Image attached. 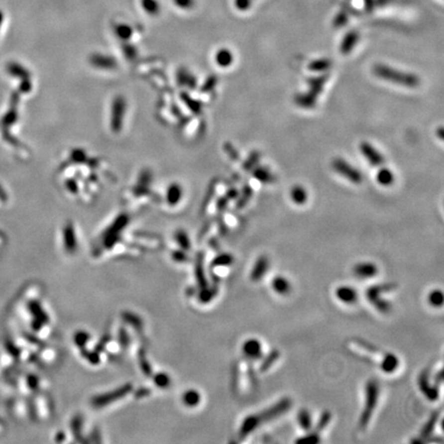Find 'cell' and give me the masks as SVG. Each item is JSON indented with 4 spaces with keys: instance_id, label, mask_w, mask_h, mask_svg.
I'll return each mask as SVG.
<instances>
[{
    "instance_id": "e7e4bbea",
    "label": "cell",
    "mask_w": 444,
    "mask_h": 444,
    "mask_svg": "<svg viewBox=\"0 0 444 444\" xmlns=\"http://www.w3.org/2000/svg\"><path fill=\"white\" fill-rule=\"evenodd\" d=\"M437 135H438V137H439L440 140H443V139H444V132H443V128H442V126H440V128L438 129V131H437Z\"/></svg>"
},
{
    "instance_id": "91938a15",
    "label": "cell",
    "mask_w": 444,
    "mask_h": 444,
    "mask_svg": "<svg viewBox=\"0 0 444 444\" xmlns=\"http://www.w3.org/2000/svg\"><path fill=\"white\" fill-rule=\"evenodd\" d=\"M225 151L228 153L229 157H231L233 161H239L240 160V153L237 152V150L231 145V144H226L225 145Z\"/></svg>"
},
{
    "instance_id": "836d02e7",
    "label": "cell",
    "mask_w": 444,
    "mask_h": 444,
    "mask_svg": "<svg viewBox=\"0 0 444 444\" xmlns=\"http://www.w3.org/2000/svg\"><path fill=\"white\" fill-rule=\"evenodd\" d=\"M131 330L132 329H128L125 326H121L118 330V334H117V341L119 342L121 350H125L128 351L130 346L133 344V342L135 341L133 339V336L131 334Z\"/></svg>"
},
{
    "instance_id": "5b68a950",
    "label": "cell",
    "mask_w": 444,
    "mask_h": 444,
    "mask_svg": "<svg viewBox=\"0 0 444 444\" xmlns=\"http://www.w3.org/2000/svg\"><path fill=\"white\" fill-rule=\"evenodd\" d=\"M134 391L133 384H124L114 390H111L109 392L94 396L91 399V404L95 408H104L106 406H109L117 401H120L121 399L125 398L126 396L132 394Z\"/></svg>"
},
{
    "instance_id": "484cf974",
    "label": "cell",
    "mask_w": 444,
    "mask_h": 444,
    "mask_svg": "<svg viewBox=\"0 0 444 444\" xmlns=\"http://www.w3.org/2000/svg\"><path fill=\"white\" fill-rule=\"evenodd\" d=\"M317 101H318V97H316L309 91L308 93H298L294 96V103L300 108L313 109L315 108Z\"/></svg>"
},
{
    "instance_id": "be15d7a7",
    "label": "cell",
    "mask_w": 444,
    "mask_h": 444,
    "mask_svg": "<svg viewBox=\"0 0 444 444\" xmlns=\"http://www.w3.org/2000/svg\"><path fill=\"white\" fill-rule=\"evenodd\" d=\"M442 382H443V371H442V369H441V370L438 371L437 375H435V383H436V386L442 384Z\"/></svg>"
},
{
    "instance_id": "ba28073f",
    "label": "cell",
    "mask_w": 444,
    "mask_h": 444,
    "mask_svg": "<svg viewBox=\"0 0 444 444\" xmlns=\"http://www.w3.org/2000/svg\"><path fill=\"white\" fill-rule=\"evenodd\" d=\"M359 149L360 152L364 155V157L366 158L368 161V163L374 167H380L384 162L385 158L384 155L380 153L377 149H375V147L373 145H371L369 142H361L359 145Z\"/></svg>"
},
{
    "instance_id": "9c48e42d",
    "label": "cell",
    "mask_w": 444,
    "mask_h": 444,
    "mask_svg": "<svg viewBox=\"0 0 444 444\" xmlns=\"http://www.w3.org/2000/svg\"><path fill=\"white\" fill-rule=\"evenodd\" d=\"M95 347L104 356H116L121 351V346L117 339L109 334H105Z\"/></svg>"
},
{
    "instance_id": "cb8c5ba5",
    "label": "cell",
    "mask_w": 444,
    "mask_h": 444,
    "mask_svg": "<svg viewBox=\"0 0 444 444\" xmlns=\"http://www.w3.org/2000/svg\"><path fill=\"white\" fill-rule=\"evenodd\" d=\"M219 291L218 283H213V285H209V286L202 288L199 290V292H196L197 298L203 305L210 304L211 301L217 296Z\"/></svg>"
},
{
    "instance_id": "5bb4252c",
    "label": "cell",
    "mask_w": 444,
    "mask_h": 444,
    "mask_svg": "<svg viewBox=\"0 0 444 444\" xmlns=\"http://www.w3.org/2000/svg\"><path fill=\"white\" fill-rule=\"evenodd\" d=\"M121 318L123 320V322L125 323V325L130 327L135 333H137L138 335H143L144 332V323L142 321V319L138 315H136L133 312H122L121 313Z\"/></svg>"
},
{
    "instance_id": "6da1fadb",
    "label": "cell",
    "mask_w": 444,
    "mask_h": 444,
    "mask_svg": "<svg viewBox=\"0 0 444 444\" xmlns=\"http://www.w3.org/2000/svg\"><path fill=\"white\" fill-rule=\"evenodd\" d=\"M292 406V400L288 397L282 398L280 401H278L276 404H274L273 406L268 407L266 409H264L263 411L259 412V414L256 415H251L249 417H247L240 428L239 431V437L240 440L245 439L246 437H248L253 431H255L259 426H261L262 424H266L269 421H272L286 412L291 408Z\"/></svg>"
},
{
    "instance_id": "74e56055",
    "label": "cell",
    "mask_w": 444,
    "mask_h": 444,
    "mask_svg": "<svg viewBox=\"0 0 444 444\" xmlns=\"http://www.w3.org/2000/svg\"><path fill=\"white\" fill-rule=\"evenodd\" d=\"M332 65V61L327 58H321L313 60L309 63L308 68L312 72H324L328 70Z\"/></svg>"
},
{
    "instance_id": "7bdbcfd3",
    "label": "cell",
    "mask_w": 444,
    "mask_h": 444,
    "mask_svg": "<svg viewBox=\"0 0 444 444\" xmlns=\"http://www.w3.org/2000/svg\"><path fill=\"white\" fill-rule=\"evenodd\" d=\"M297 420L299 426L304 431H310L312 429V418L308 409L306 408L300 409L298 412Z\"/></svg>"
},
{
    "instance_id": "3957f363",
    "label": "cell",
    "mask_w": 444,
    "mask_h": 444,
    "mask_svg": "<svg viewBox=\"0 0 444 444\" xmlns=\"http://www.w3.org/2000/svg\"><path fill=\"white\" fill-rule=\"evenodd\" d=\"M365 406L359 419V428L364 430L369 424L373 411L376 407L378 396H379V386L375 379H369L365 388Z\"/></svg>"
},
{
    "instance_id": "816d5d0a",
    "label": "cell",
    "mask_w": 444,
    "mask_h": 444,
    "mask_svg": "<svg viewBox=\"0 0 444 444\" xmlns=\"http://www.w3.org/2000/svg\"><path fill=\"white\" fill-rule=\"evenodd\" d=\"M39 355H40L41 360L44 361V362H47V363L53 362L56 359V357H57L56 351L52 347H43V348H41Z\"/></svg>"
},
{
    "instance_id": "db71d44e",
    "label": "cell",
    "mask_w": 444,
    "mask_h": 444,
    "mask_svg": "<svg viewBox=\"0 0 444 444\" xmlns=\"http://www.w3.org/2000/svg\"><path fill=\"white\" fill-rule=\"evenodd\" d=\"M347 21H348L347 13L344 12V11H340L339 13L336 14V17L334 18V20H333V26H334L337 29L341 28V27H343L347 23Z\"/></svg>"
},
{
    "instance_id": "8d00e7d4",
    "label": "cell",
    "mask_w": 444,
    "mask_h": 444,
    "mask_svg": "<svg viewBox=\"0 0 444 444\" xmlns=\"http://www.w3.org/2000/svg\"><path fill=\"white\" fill-rule=\"evenodd\" d=\"M151 379L153 385L162 390H167L171 387L172 385V379L170 377V375L166 372H156L151 375Z\"/></svg>"
},
{
    "instance_id": "7a4b0ae2",
    "label": "cell",
    "mask_w": 444,
    "mask_h": 444,
    "mask_svg": "<svg viewBox=\"0 0 444 444\" xmlns=\"http://www.w3.org/2000/svg\"><path fill=\"white\" fill-rule=\"evenodd\" d=\"M373 73L376 77L383 81L390 82L405 88H417L420 86V78L415 73L404 72L398 69H394L389 65L378 63L373 66Z\"/></svg>"
},
{
    "instance_id": "4316f807",
    "label": "cell",
    "mask_w": 444,
    "mask_h": 444,
    "mask_svg": "<svg viewBox=\"0 0 444 444\" xmlns=\"http://www.w3.org/2000/svg\"><path fill=\"white\" fill-rule=\"evenodd\" d=\"M181 401L187 408H196L201 404L202 395L196 389H188L182 394Z\"/></svg>"
},
{
    "instance_id": "f546056e",
    "label": "cell",
    "mask_w": 444,
    "mask_h": 444,
    "mask_svg": "<svg viewBox=\"0 0 444 444\" xmlns=\"http://www.w3.org/2000/svg\"><path fill=\"white\" fill-rule=\"evenodd\" d=\"M252 175L257 181L263 184H271L276 181V177L273 175V173L269 171L265 167L256 166L252 170Z\"/></svg>"
},
{
    "instance_id": "8fae6325",
    "label": "cell",
    "mask_w": 444,
    "mask_h": 444,
    "mask_svg": "<svg viewBox=\"0 0 444 444\" xmlns=\"http://www.w3.org/2000/svg\"><path fill=\"white\" fill-rule=\"evenodd\" d=\"M63 246L69 254H74L78 249L77 236L72 223H67L63 228Z\"/></svg>"
},
{
    "instance_id": "bcb514c9",
    "label": "cell",
    "mask_w": 444,
    "mask_h": 444,
    "mask_svg": "<svg viewBox=\"0 0 444 444\" xmlns=\"http://www.w3.org/2000/svg\"><path fill=\"white\" fill-rule=\"evenodd\" d=\"M175 241L181 250H184L187 252L192 249V244H190L189 237H188L187 233L183 230H178L175 233Z\"/></svg>"
},
{
    "instance_id": "003e7915",
    "label": "cell",
    "mask_w": 444,
    "mask_h": 444,
    "mask_svg": "<svg viewBox=\"0 0 444 444\" xmlns=\"http://www.w3.org/2000/svg\"><path fill=\"white\" fill-rule=\"evenodd\" d=\"M0 197H3V193H2V190H1V188H0Z\"/></svg>"
},
{
    "instance_id": "94428289",
    "label": "cell",
    "mask_w": 444,
    "mask_h": 444,
    "mask_svg": "<svg viewBox=\"0 0 444 444\" xmlns=\"http://www.w3.org/2000/svg\"><path fill=\"white\" fill-rule=\"evenodd\" d=\"M234 5L239 10H247L251 5V0H234Z\"/></svg>"
},
{
    "instance_id": "d590c367",
    "label": "cell",
    "mask_w": 444,
    "mask_h": 444,
    "mask_svg": "<svg viewBox=\"0 0 444 444\" xmlns=\"http://www.w3.org/2000/svg\"><path fill=\"white\" fill-rule=\"evenodd\" d=\"M215 61L217 65L221 68H227L229 67L233 62V55L232 53L227 49H221L217 52L215 56Z\"/></svg>"
},
{
    "instance_id": "1f68e13d",
    "label": "cell",
    "mask_w": 444,
    "mask_h": 444,
    "mask_svg": "<svg viewBox=\"0 0 444 444\" xmlns=\"http://www.w3.org/2000/svg\"><path fill=\"white\" fill-rule=\"evenodd\" d=\"M272 286L274 291L281 295H287L292 290L291 283L286 278H284L282 276H277L274 278L272 282Z\"/></svg>"
},
{
    "instance_id": "e0dca14e",
    "label": "cell",
    "mask_w": 444,
    "mask_h": 444,
    "mask_svg": "<svg viewBox=\"0 0 444 444\" xmlns=\"http://www.w3.org/2000/svg\"><path fill=\"white\" fill-rule=\"evenodd\" d=\"M269 266V260L265 255H261L257 258L254 265L252 267L250 274V279L253 282H259L266 274Z\"/></svg>"
},
{
    "instance_id": "d6a6232c",
    "label": "cell",
    "mask_w": 444,
    "mask_h": 444,
    "mask_svg": "<svg viewBox=\"0 0 444 444\" xmlns=\"http://www.w3.org/2000/svg\"><path fill=\"white\" fill-rule=\"evenodd\" d=\"M73 342L79 351L88 348L92 343V336L88 331L79 330L73 335Z\"/></svg>"
},
{
    "instance_id": "4fadbf2b",
    "label": "cell",
    "mask_w": 444,
    "mask_h": 444,
    "mask_svg": "<svg viewBox=\"0 0 444 444\" xmlns=\"http://www.w3.org/2000/svg\"><path fill=\"white\" fill-rule=\"evenodd\" d=\"M242 351L244 356L250 361H256L262 356V345L258 339L250 338L243 343Z\"/></svg>"
},
{
    "instance_id": "d4e9b609",
    "label": "cell",
    "mask_w": 444,
    "mask_h": 444,
    "mask_svg": "<svg viewBox=\"0 0 444 444\" xmlns=\"http://www.w3.org/2000/svg\"><path fill=\"white\" fill-rule=\"evenodd\" d=\"M135 358L138 362L139 368L142 371V373H143L147 377H151V375L153 374V369H152L151 364L147 358V354L143 347L140 346L138 348V351L135 355Z\"/></svg>"
},
{
    "instance_id": "d6986e66",
    "label": "cell",
    "mask_w": 444,
    "mask_h": 444,
    "mask_svg": "<svg viewBox=\"0 0 444 444\" xmlns=\"http://www.w3.org/2000/svg\"><path fill=\"white\" fill-rule=\"evenodd\" d=\"M353 273L360 279H368L377 275L378 268L372 262H360L354 266Z\"/></svg>"
},
{
    "instance_id": "681fc988",
    "label": "cell",
    "mask_w": 444,
    "mask_h": 444,
    "mask_svg": "<svg viewBox=\"0 0 444 444\" xmlns=\"http://www.w3.org/2000/svg\"><path fill=\"white\" fill-rule=\"evenodd\" d=\"M429 303L434 308H441L443 305V293L440 290H434L429 295Z\"/></svg>"
},
{
    "instance_id": "680465c9",
    "label": "cell",
    "mask_w": 444,
    "mask_h": 444,
    "mask_svg": "<svg viewBox=\"0 0 444 444\" xmlns=\"http://www.w3.org/2000/svg\"><path fill=\"white\" fill-rule=\"evenodd\" d=\"M27 386L33 391H36L40 386V379L34 374H31L27 377Z\"/></svg>"
},
{
    "instance_id": "ee69618b",
    "label": "cell",
    "mask_w": 444,
    "mask_h": 444,
    "mask_svg": "<svg viewBox=\"0 0 444 444\" xmlns=\"http://www.w3.org/2000/svg\"><path fill=\"white\" fill-rule=\"evenodd\" d=\"M260 158H261L260 151L253 150L245 160V162L243 164V169L245 171H252L256 166H258V164L260 162Z\"/></svg>"
},
{
    "instance_id": "f1b7e54d",
    "label": "cell",
    "mask_w": 444,
    "mask_h": 444,
    "mask_svg": "<svg viewBox=\"0 0 444 444\" xmlns=\"http://www.w3.org/2000/svg\"><path fill=\"white\" fill-rule=\"evenodd\" d=\"M79 353H81V356L92 366H99L103 361V358L105 357L96 347L93 348V350L91 347L84 348V350L79 351Z\"/></svg>"
},
{
    "instance_id": "f907efd6",
    "label": "cell",
    "mask_w": 444,
    "mask_h": 444,
    "mask_svg": "<svg viewBox=\"0 0 444 444\" xmlns=\"http://www.w3.org/2000/svg\"><path fill=\"white\" fill-rule=\"evenodd\" d=\"M355 341L357 342V344L360 346V347H362V348H364V350L365 351H367V352H370V353H372V354H375V355H378V354H384L383 352H382V350H380L379 347H377V346H375L374 344H371V343H369L368 341H366V340H363V339H359V338H357V339H355Z\"/></svg>"
},
{
    "instance_id": "b9f144b4",
    "label": "cell",
    "mask_w": 444,
    "mask_h": 444,
    "mask_svg": "<svg viewBox=\"0 0 444 444\" xmlns=\"http://www.w3.org/2000/svg\"><path fill=\"white\" fill-rule=\"evenodd\" d=\"M253 197V188L250 184H246L243 189L241 195L237 196V201H236V208L237 209H243L244 207H246L247 204L250 202V200Z\"/></svg>"
},
{
    "instance_id": "603a6c76",
    "label": "cell",
    "mask_w": 444,
    "mask_h": 444,
    "mask_svg": "<svg viewBox=\"0 0 444 444\" xmlns=\"http://www.w3.org/2000/svg\"><path fill=\"white\" fill-rule=\"evenodd\" d=\"M30 314L32 315L33 320H39L45 323L51 324V317L46 313V311L43 309V307L40 305V303L36 299H32L28 305Z\"/></svg>"
},
{
    "instance_id": "7dc6e473",
    "label": "cell",
    "mask_w": 444,
    "mask_h": 444,
    "mask_svg": "<svg viewBox=\"0 0 444 444\" xmlns=\"http://www.w3.org/2000/svg\"><path fill=\"white\" fill-rule=\"evenodd\" d=\"M181 198V190L180 187L176 184H173L170 186L168 193H167V200L170 205H176Z\"/></svg>"
},
{
    "instance_id": "7402d4cb",
    "label": "cell",
    "mask_w": 444,
    "mask_h": 444,
    "mask_svg": "<svg viewBox=\"0 0 444 444\" xmlns=\"http://www.w3.org/2000/svg\"><path fill=\"white\" fill-rule=\"evenodd\" d=\"M328 78H329L328 74H320L318 76L310 77L308 79L309 92L315 95L316 97H319L324 90V87L328 81Z\"/></svg>"
},
{
    "instance_id": "83f0119b",
    "label": "cell",
    "mask_w": 444,
    "mask_h": 444,
    "mask_svg": "<svg viewBox=\"0 0 444 444\" xmlns=\"http://www.w3.org/2000/svg\"><path fill=\"white\" fill-rule=\"evenodd\" d=\"M70 429L73 437L77 442L87 443V439L84 436V419L81 415H76L72 418L70 423Z\"/></svg>"
},
{
    "instance_id": "03108f58",
    "label": "cell",
    "mask_w": 444,
    "mask_h": 444,
    "mask_svg": "<svg viewBox=\"0 0 444 444\" xmlns=\"http://www.w3.org/2000/svg\"><path fill=\"white\" fill-rule=\"evenodd\" d=\"M2 21H3V14H2V12H1V11H0V27H1Z\"/></svg>"
},
{
    "instance_id": "52a82bcc",
    "label": "cell",
    "mask_w": 444,
    "mask_h": 444,
    "mask_svg": "<svg viewBox=\"0 0 444 444\" xmlns=\"http://www.w3.org/2000/svg\"><path fill=\"white\" fill-rule=\"evenodd\" d=\"M419 388L422 391V393L425 395V397L431 401H435L439 397V391L438 387L431 386L430 384V369H425L422 371V373L419 375Z\"/></svg>"
},
{
    "instance_id": "7c38bea8",
    "label": "cell",
    "mask_w": 444,
    "mask_h": 444,
    "mask_svg": "<svg viewBox=\"0 0 444 444\" xmlns=\"http://www.w3.org/2000/svg\"><path fill=\"white\" fill-rule=\"evenodd\" d=\"M6 70L7 72H9L10 75L14 76V77H19L22 79V84H21V91L23 93H28L31 90V85L29 82V73L28 71L22 67L18 63H8L6 66Z\"/></svg>"
},
{
    "instance_id": "f35d334b",
    "label": "cell",
    "mask_w": 444,
    "mask_h": 444,
    "mask_svg": "<svg viewBox=\"0 0 444 444\" xmlns=\"http://www.w3.org/2000/svg\"><path fill=\"white\" fill-rule=\"evenodd\" d=\"M234 258L229 253H221L214 257L210 267H229L233 264Z\"/></svg>"
},
{
    "instance_id": "ac0fdd59",
    "label": "cell",
    "mask_w": 444,
    "mask_h": 444,
    "mask_svg": "<svg viewBox=\"0 0 444 444\" xmlns=\"http://www.w3.org/2000/svg\"><path fill=\"white\" fill-rule=\"evenodd\" d=\"M133 242L135 244V247H139L140 250L141 249H146V250H151V251H155L161 248L162 244L161 241L158 239H155V237H149V236H144L142 234H134L133 235Z\"/></svg>"
},
{
    "instance_id": "ffe728a7",
    "label": "cell",
    "mask_w": 444,
    "mask_h": 444,
    "mask_svg": "<svg viewBox=\"0 0 444 444\" xmlns=\"http://www.w3.org/2000/svg\"><path fill=\"white\" fill-rule=\"evenodd\" d=\"M360 35L358 33V31L356 30H351L343 36L341 42H340V53L342 55H348L353 52V50L355 49V46L357 45L358 41H359Z\"/></svg>"
},
{
    "instance_id": "9f6ffc18",
    "label": "cell",
    "mask_w": 444,
    "mask_h": 444,
    "mask_svg": "<svg viewBox=\"0 0 444 444\" xmlns=\"http://www.w3.org/2000/svg\"><path fill=\"white\" fill-rule=\"evenodd\" d=\"M295 442L298 444H316V443L320 442V437L317 435H314L313 433H310L306 437H301L299 439H296Z\"/></svg>"
},
{
    "instance_id": "2e32d148",
    "label": "cell",
    "mask_w": 444,
    "mask_h": 444,
    "mask_svg": "<svg viewBox=\"0 0 444 444\" xmlns=\"http://www.w3.org/2000/svg\"><path fill=\"white\" fill-rule=\"evenodd\" d=\"M440 412H441V410H436V411L433 412V414H432L431 417H430V419L428 420V422H427L426 425L424 426L423 430H422V432H421V436H420V438H419V439H416V440H412V441H411L412 443H419V444H420V443H425L426 439H428V438H429V437L432 435V433H433L434 430H435L436 424H437V422H438V420H439Z\"/></svg>"
},
{
    "instance_id": "60d3db41",
    "label": "cell",
    "mask_w": 444,
    "mask_h": 444,
    "mask_svg": "<svg viewBox=\"0 0 444 444\" xmlns=\"http://www.w3.org/2000/svg\"><path fill=\"white\" fill-rule=\"evenodd\" d=\"M281 357V353L278 351V350H273V351H271L269 352L265 357H264V359L262 360V362H261V364H260V366H259V371L260 372H266L269 368H271L274 364H275V362L279 359Z\"/></svg>"
},
{
    "instance_id": "11a10c76",
    "label": "cell",
    "mask_w": 444,
    "mask_h": 444,
    "mask_svg": "<svg viewBox=\"0 0 444 444\" xmlns=\"http://www.w3.org/2000/svg\"><path fill=\"white\" fill-rule=\"evenodd\" d=\"M173 2L179 9L188 10L195 6L196 0H173Z\"/></svg>"
},
{
    "instance_id": "8992f818",
    "label": "cell",
    "mask_w": 444,
    "mask_h": 444,
    "mask_svg": "<svg viewBox=\"0 0 444 444\" xmlns=\"http://www.w3.org/2000/svg\"><path fill=\"white\" fill-rule=\"evenodd\" d=\"M331 166H332V169L334 170L337 174H339L340 176L347 179L350 182H352L354 184L362 183L363 176H362L361 172L358 169H356L355 167H353L350 163H347L346 161L342 160V158H339V157L334 158V160L332 161Z\"/></svg>"
},
{
    "instance_id": "c3c4849f",
    "label": "cell",
    "mask_w": 444,
    "mask_h": 444,
    "mask_svg": "<svg viewBox=\"0 0 444 444\" xmlns=\"http://www.w3.org/2000/svg\"><path fill=\"white\" fill-rule=\"evenodd\" d=\"M171 258L178 264H187L189 262V256L186 254V251L181 249L174 250L171 253Z\"/></svg>"
},
{
    "instance_id": "277c9868",
    "label": "cell",
    "mask_w": 444,
    "mask_h": 444,
    "mask_svg": "<svg viewBox=\"0 0 444 444\" xmlns=\"http://www.w3.org/2000/svg\"><path fill=\"white\" fill-rule=\"evenodd\" d=\"M397 288L396 283H384L371 286L366 291V297L369 303L380 313L388 314L392 310L391 303L382 297L383 293L391 292Z\"/></svg>"
},
{
    "instance_id": "ab89813d",
    "label": "cell",
    "mask_w": 444,
    "mask_h": 444,
    "mask_svg": "<svg viewBox=\"0 0 444 444\" xmlns=\"http://www.w3.org/2000/svg\"><path fill=\"white\" fill-rule=\"evenodd\" d=\"M395 176L393 172L388 168L379 169L376 174V181L383 186H390L394 183Z\"/></svg>"
},
{
    "instance_id": "6f0895ef",
    "label": "cell",
    "mask_w": 444,
    "mask_h": 444,
    "mask_svg": "<svg viewBox=\"0 0 444 444\" xmlns=\"http://www.w3.org/2000/svg\"><path fill=\"white\" fill-rule=\"evenodd\" d=\"M133 393H134V396H135V398L136 399H144V398H147V397H149V396L151 395V390L149 389V388H144V387H141L140 389H138V390H136V391H133Z\"/></svg>"
},
{
    "instance_id": "6125c7cd",
    "label": "cell",
    "mask_w": 444,
    "mask_h": 444,
    "mask_svg": "<svg viewBox=\"0 0 444 444\" xmlns=\"http://www.w3.org/2000/svg\"><path fill=\"white\" fill-rule=\"evenodd\" d=\"M55 441L58 443H64L67 441V434L64 431H58L55 436Z\"/></svg>"
},
{
    "instance_id": "44dd1931",
    "label": "cell",
    "mask_w": 444,
    "mask_h": 444,
    "mask_svg": "<svg viewBox=\"0 0 444 444\" xmlns=\"http://www.w3.org/2000/svg\"><path fill=\"white\" fill-rule=\"evenodd\" d=\"M335 296L341 303L353 305L358 300V292L351 286H340L335 290Z\"/></svg>"
},
{
    "instance_id": "f5cc1de1",
    "label": "cell",
    "mask_w": 444,
    "mask_h": 444,
    "mask_svg": "<svg viewBox=\"0 0 444 444\" xmlns=\"http://www.w3.org/2000/svg\"><path fill=\"white\" fill-rule=\"evenodd\" d=\"M15 118H17V113H15L14 107H12L2 118V126H3L4 131L8 128L9 125H11L14 122Z\"/></svg>"
},
{
    "instance_id": "e575fe53",
    "label": "cell",
    "mask_w": 444,
    "mask_h": 444,
    "mask_svg": "<svg viewBox=\"0 0 444 444\" xmlns=\"http://www.w3.org/2000/svg\"><path fill=\"white\" fill-rule=\"evenodd\" d=\"M290 197H291L292 202L298 206L306 204L308 202V198H309L306 188L301 185H294L291 188Z\"/></svg>"
},
{
    "instance_id": "9a60e30c",
    "label": "cell",
    "mask_w": 444,
    "mask_h": 444,
    "mask_svg": "<svg viewBox=\"0 0 444 444\" xmlns=\"http://www.w3.org/2000/svg\"><path fill=\"white\" fill-rule=\"evenodd\" d=\"M205 260L203 253H199L196 263H195V277L197 280V284L199 289L205 288L210 285L207 276H206V269H205Z\"/></svg>"
},
{
    "instance_id": "4dcf8cb0",
    "label": "cell",
    "mask_w": 444,
    "mask_h": 444,
    "mask_svg": "<svg viewBox=\"0 0 444 444\" xmlns=\"http://www.w3.org/2000/svg\"><path fill=\"white\" fill-rule=\"evenodd\" d=\"M399 366L398 357L392 353H385L380 362V368L385 373H393Z\"/></svg>"
},
{
    "instance_id": "30bf717a",
    "label": "cell",
    "mask_w": 444,
    "mask_h": 444,
    "mask_svg": "<svg viewBox=\"0 0 444 444\" xmlns=\"http://www.w3.org/2000/svg\"><path fill=\"white\" fill-rule=\"evenodd\" d=\"M34 407L36 415L41 420H49L53 412V405L51 399L46 395L39 394L34 400Z\"/></svg>"
},
{
    "instance_id": "f6af8a7d",
    "label": "cell",
    "mask_w": 444,
    "mask_h": 444,
    "mask_svg": "<svg viewBox=\"0 0 444 444\" xmlns=\"http://www.w3.org/2000/svg\"><path fill=\"white\" fill-rule=\"evenodd\" d=\"M331 419H332V415H331V412L330 411H328V410H325L323 414L321 415V417H320V420L318 421V423H317V426H316V428H315V430L312 432L314 435H317V436H319V434L325 429V428L329 425V423L331 422Z\"/></svg>"
}]
</instances>
